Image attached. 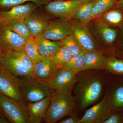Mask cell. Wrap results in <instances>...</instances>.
I'll return each instance as SVG.
<instances>
[{
  "label": "cell",
  "mask_w": 123,
  "mask_h": 123,
  "mask_svg": "<svg viewBox=\"0 0 123 123\" xmlns=\"http://www.w3.org/2000/svg\"><path fill=\"white\" fill-rule=\"evenodd\" d=\"M2 22H1V21L0 20V25L1 24H2Z\"/></svg>",
  "instance_id": "39"
},
{
  "label": "cell",
  "mask_w": 123,
  "mask_h": 123,
  "mask_svg": "<svg viewBox=\"0 0 123 123\" xmlns=\"http://www.w3.org/2000/svg\"><path fill=\"white\" fill-rule=\"evenodd\" d=\"M112 104L114 107L120 108L123 107V86L117 88L114 92Z\"/></svg>",
  "instance_id": "30"
},
{
  "label": "cell",
  "mask_w": 123,
  "mask_h": 123,
  "mask_svg": "<svg viewBox=\"0 0 123 123\" xmlns=\"http://www.w3.org/2000/svg\"><path fill=\"white\" fill-rule=\"evenodd\" d=\"M116 6L121 8H123V0H119Z\"/></svg>",
  "instance_id": "34"
},
{
  "label": "cell",
  "mask_w": 123,
  "mask_h": 123,
  "mask_svg": "<svg viewBox=\"0 0 123 123\" xmlns=\"http://www.w3.org/2000/svg\"><path fill=\"white\" fill-rule=\"evenodd\" d=\"M52 94L40 101L27 104L30 123H40L44 120L50 105Z\"/></svg>",
  "instance_id": "15"
},
{
  "label": "cell",
  "mask_w": 123,
  "mask_h": 123,
  "mask_svg": "<svg viewBox=\"0 0 123 123\" xmlns=\"http://www.w3.org/2000/svg\"><path fill=\"white\" fill-rule=\"evenodd\" d=\"M6 118L3 115L0 109V119Z\"/></svg>",
  "instance_id": "37"
},
{
  "label": "cell",
  "mask_w": 123,
  "mask_h": 123,
  "mask_svg": "<svg viewBox=\"0 0 123 123\" xmlns=\"http://www.w3.org/2000/svg\"><path fill=\"white\" fill-rule=\"evenodd\" d=\"M56 18L46 11L44 5H39L24 20L34 37L42 35L49 24Z\"/></svg>",
  "instance_id": "6"
},
{
  "label": "cell",
  "mask_w": 123,
  "mask_h": 123,
  "mask_svg": "<svg viewBox=\"0 0 123 123\" xmlns=\"http://www.w3.org/2000/svg\"><path fill=\"white\" fill-rule=\"evenodd\" d=\"M88 0H66L52 1L44 5L46 11L56 18L70 20L73 13Z\"/></svg>",
  "instance_id": "7"
},
{
  "label": "cell",
  "mask_w": 123,
  "mask_h": 123,
  "mask_svg": "<svg viewBox=\"0 0 123 123\" xmlns=\"http://www.w3.org/2000/svg\"><path fill=\"white\" fill-rule=\"evenodd\" d=\"M57 70L51 57H43L39 61L34 64L33 68L34 76L46 81L50 78Z\"/></svg>",
  "instance_id": "16"
},
{
  "label": "cell",
  "mask_w": 123,
  "mask_h": 123,
  "mask_svg": "<svg viewBox=\"0 0 123 123\" xmlns=\"http://www.w3.org/2000/svg\"><path fill=\"white\" fill-rule=\"evenodd\" d=\"M51 0L53 1H63L66 0Z\"/></svg>",
  "instance_id": "38"
},
{
  "label": "cell",
  "mask_w": 123,
  "mask_h": 123,
  "mask_svg": "<svg viewBox=\"0 0 123 123\" xmlns=\"http://www.w3.org/2000/svg\"><path fill=\"white\" fill-rule=\"evenodd\" d=\"M18 79L21 92L27 104L40 101L54 92L46 81L35 76Z\"/></svg>",
  "instance_id": "3"
},
{
  "label": "cell",
  "mask_w": 123,
  "mask_h": 123,
  "mask_svg": "<svg viewBox=\"0 0 123 123\" xmlns=\"http://www.w3.org/2000/svg\"><path fill=\"white\" fill-rule=\"evenodd\" d=\"M97 31L105 44L112 46L117 43L119 29L110 26L100 20L97 24Z\"/></svg>",
  "instance_id": "18"
},
{
  "label": "cell",
  "mask_w": 123,
  "mask_h": 123,
  "mask_svg": "<svg viewBox=\"0 0 123 123\" xmlns=\"http://www.w3.org/2000/svg\"><path fill=\"white\" fill-rule=\"evenodd\" d=\"M97 0H90L81 6L73 13L70 20H77L78 22L86 25L92 20L91 11Z\"/></svg>",
  "instance_id": "21"
},
{
  "label": "cell",
  "mask_w": 123,
  "mask_h": 123,
  "mask_svg": "<svg viewBox=\"0 0 123 123\" xmlns=\"http://www.w3.org/2000/svg\"><path fill=\"white\" fill-rule=\"evenodd\" d=\"M53 18L42 35L46 39L54 41H61L73 34V26L70 20L58 18Z\"/></svg>",
  "instance_id": "8"
},
{
  "label": "cell",
  "mask_w": 123,
  "mask_h": 123,
  "mask_svg": "<svg viewBox=\"0 0 123 123\" xmlns=\"http://www.w3.org/2000/svg\"><path fill=\"white\" fill-rule=\"evenodd\" d=\"M0 109L9 123H30L27 104L0 93Z\"/></svg>",
  "instance_id": "4"
},
{
  "label": "cell",
  "mask_w": 123,
  "mask_h": 123,
  "mask_svg": "<svg viewBox=\"0 0 123 123\" xmlns=\"http://www.w3.org/2000/svg\"><path fill=\"white\" fill-rule=\"evenodd\" d=\"M85 52L82 51L80 53L73 56L64 67L72 70L76 73L82 71L85 62Z\"/></svg>",
  "instance_id": "27"
},
{
  "label": "cell",
  "mask_w": 123,
  "mask_h": 123,
  "mask_svg": "<svg viewBox=\"0 0 123 123\" xmlns=\"http://www.w3.org/2000/svg\"><path fill=\"white\" fill-rule=\"evenodd\" d=\"M1 65L18 78L35 76L21 61L15 51H7L2 54Z\"/></svg>",
  "instance_id": "10"
},
{
  "label": "cell",
  "mask_w": 123,
  "mask_h": 123,
  "mask_svg": "<svg viewBox=\"0 0 123 123\" xmlns=\"http://www.w3.org/2000/svg\"><path fill=\"white\" fill-rule=\"evenodd\" d=\"M2 24L26 40L34 38L24 20H12Z\"/></svg>",
  "instance_id": "22"
},
{
  "label": "cell",
  "mask_w": 123,
  "mask_h": 123,
  "mask_svg": "<svg viewBox=\"0 0 123 123\" xmlns=\"http://www.w3.org/2000/svg\"><path fill=\"white\" fill-rule=\"evenodd\" d=\"M77 107L76 99L69 91H54L44 120L47 123H55L62 118L73 114Z\"/></svg>",
  "instance_id": "1"
},
{
  "label": "cell",
  "mask_w": 123,
  "mask_h": 123,
  "mask_svg": "<svg viewBox=\"0 0 123 123\" xmlns=\"http://www.w3.org/2000/svg\"><path fill=\"white\" fill-rule=\"evenodd\" d=\"M73 26V34L75 36L82 50L85 52H98L94 40L86 25L70 21Z\"/></svg>",
  "instance_id": "14"
},
{
  "label": "cell",
  "mask_w": 123,
  "mask_h": 123,
  "mask_svg": "<svg viewBox=\"0 0 123 123\" xmlns=\"http://www.w3.org/2000/svg\"><path fill=\"white\" fill-rule=\"evenodd\" d=\"M73 56L65 48L61 47L55 54L51 57L53 63L57 69L64 67Z\"/></svg>",
  "instance_id": "24"
},
{
  "label": "cell",
  "mask_w": 123,
  "mask_h": 123,
  "mask_svg": "<svg viewBox=\"0 0 123 123\" xmlns=\"http://www.w3.org/2000/svg\"><path fill=\"white\" fill-rule=\"evenodd\" d=\"M106 68L112 72L123 75V60L112 57L107 60Z\"/></svg>",
  "instance_id": "29"
},
{
  "label": "cell",
  "mask_w": 123,
  "mask_h": 123,
  "mask_svg": "<svg viewBox=\"0 0 123 123\" xmlns=\"http://www.w3.org/2000/svg\"><path fill=\"white\" fill-rule=\"evenodd\" d=\"M123 123V115L120 114H111L108 118L103 123Z\"/></svg>",
  "instance_id": "31"
},
{
  "label": "cell",
  "mask_w": 123,
  "mask_h": 123,
  "mask_svg": "<svg viewBox=\"0 0 123 123\" xmlns=\"http://www.w3.org/2000/svg\"><path fill=\"white\" fill-rule=\"evenodd\" d=\"M26 40L15 33L5 24L0 25V49L7 51H17L23 49Z\"/></svg>",
  "instance_id": "12"
},
{
  "label": "cell",
  "mask_w": 123,
  "mask_h": 123,
  "mask_svg": "<svg viewBox=\"0 0 123 123\" xmlns=\"http://www.w3.org/2000/svg\"><path fill=\"white\" fill-rule=\"evenodd\" d=\"M0 93L27 104L20 90L18 78L2 66L0 69Z\"/></svg>",
  "instance_id": "5"
},
{
  "label": "cell",
  "mask_w": 123,
  "mask_h": 123,
  "mask_svg": "<svg viewBox=\"0 0 123 123\" xmlns=\"http://www.w3.org/2000/svg\"><path fill=\"white\" fill-rule=\"evenodd\" d=\"M119 0H97L92 7V20L100 18L104 14L114 7Z\"/></svg>",
  "instance_id": "23"
},
{
  "label": "cell",
  "mask_w": 123,
  "mask_h": 123,
  "mask_svg": "<svg viewBox=\"0 0 123 123\" xmlns=\"http://www.w3.org/2000/svg\"><path fill=\"white\" fill-rule=\"evenodd\" d=\"M3 51L0 49V69L1 68L2 65H1V56H2V54H3Z\"/></svg>",
  "instance_id": "36"
},
{
  "label": "cell",
  "mask_w": 123,
  "mask_h": 123,
  "mask_svg": "<svg viewBox=\"0 0 123 123\" xmlns=\"http://www.w3.org/2000/svg\"><path fill=\"white\" fill-rule=\"evenodd\" d=\"M35 40L38 51L42 57H52L61 47V41L46 39L42 35L35 37Z\"/></svg>",
  "instance_id": "17"
},
{
  "label": "cell",
  "mask_w": 123,
  "mask_h": 123,
  "mask_svg": "<svg viewBox=\"0 0 123 123\" xmlns=\"http://www.w3.org/2000/svg\"><path fill=\"white\" fill-rule=\"evenodd\" d=\"M61 47L65 48L73 56L80 53L82 49L73 35H69L61 41Z\"/></svg>",
  "instance_id": "26"
},
{
  "label": "cell",
  "mask_w": 123,
  "mask_h": 123,
  "mask_svg": "<svg viewBox=\"0 0 123 123\" xmlns=\"http://www.w3.org/2000/svg\"><path fill=\"white\" fill-rule=\"evenodd\" d=\"M51 1V0H0V11H8L13 7L28 1L45 5Z\"/></svg>",
  "instance_id": "25"
},
{
  "label": "cell",
  "mask_w": 123,
  "mask_h": 123,
  "mask_svg": "<svg viewBox=\"0 0 123 123\" xmlns=\"http://www.w3.org/2000/svg\"><path fill=\"white\" fill-rule=\"evenodd\" d=\"M103 84L98 77L95 76L82 77L75 86V92L80 107L86 108L97 102L101 97Z\"/></svg>",
  "instance_id": "2"
},
{
  "label": "cell",
  "mask_w": 123,
  "mask_h": 123,
  "mask_svg": "<svg viewBox=\"0 0 123 123\" xmlns=\"http://www.w3.org/2000/svg\"><path fill=\"white\" fill-rule=\"evenodd\" d=\"M85 62L82 71L105 69L107 59L98 52H85Z\"/></svg>",
  "instance_id": "20"
},
{
  "label": "cell",
  "mask_w": 123,
  "mask_h": 123,
  "mask_svg": "<svg viewBox=\"0 0 123 123\" xmlns=\"http://www.w3.org/2000/svg\"><path fill=\"white\" fill-rule=\"evenodd\" d=\"M26 54L34 64L39 61L42 59L35 40V37L33 39L26 40L24 48Z\"/></svg>",
  "instance_id": "28"
},
{
  "label": "cell",
  "mask_w": 123,
  "mask_h": 123,
  "mask_svg": "<svg viewBox=\"0 0 123 123\" xmlns=\"http://www.w3.org/2000/svg\"><path fill=\"white\" fill-rule=\"evenodd\" d=\"M9 123V121L6 118L0 119V123Z\"/></svg>",
  "instance_id": "35"
},
{
  "label": "cell",
  "mask_w": 123,
  "mask_h": 123,
  "mask_svg": "<svg viewBox=\"0 0 123 123\" xmlns=\"http://www.w3.org/2000/svg\"><path fill=\"white\" fill-rule=\"evenodd\" d=\"M80 119L75 115H72L66 119L60 121V123H79Z\"/></svg>",
  "instance_id": "33"
},
{
  "label": "cell",
  "mask_w": 123,
  "mask_h": 123,
  "mask_svg": "<svg viewBox=\"0 0 123 123\" xmlns=\"http://www.w3.org/2000/svg\"><path fill=\"white\" fill-rule=\"evenodd\" d=\"M100 20L112 27L119 29L123 28V8L116 5L102 15Z\"/></svg>",
  "instance_id": "19"
},
{
  "label": "cell",
  "mask_w": 123,
  "mask_h": 123,
  "mask_svg": "<svg viewBox=\"0 0 123 123\" xmlns=\"http://www.w3.org/2000/svg\"><path fill=\"white\" fill-rule=\"evenodd\" d=\"M112 114L111 106L107 97L100 102L88 109L79 123H103Z\"/></svg>",
  "instance_id": "11"
},
{
  "label": "cell",
  "mask_w": 123,
  "mask_h": 123,
  "mask_svg": "<svg viewBox=\"0 0 123 123\" xmlns=\"http://www.w3.org/2000/svg\"><path fill=\"white\" fill-rule=\"evenodd\" d=\"M40 5L33 2H27L13 7L7 11H0V20L2 23L11 20H25Z\"/></svg>",
  "instance_id": "13"
},
{
  "label": "cell",
  "mask_w": 123,
  "mask_h": 123,
  "mask_svg": "<svg viewBox=\"0 0 123 123\" xmlns=\"http://www.w3.org/2000/svg\"><path fill=\"white\" fill-rule=\"evenodd\" d=\"M90 0H88V1H89Z\"/></svg>",
  "instance_id": "40"
},
{
  "label": "cell",
  "mask_w": 123,
  "mask_h": 123,
  "mask_svg": "<svg viewBox=\"0 0 123 123\" xmlns=\"http://www.w3.org/2000/svg\"><path fill=\"white\" fill-rule=\"evenodd\" d=\"M77 74L65 67L57 69L50 78L46 81L51 88L56 92L69 91L74 84Z\"/></svg>",
  "instance_id": "9"
},
{
  "label": "cell",
  "mask_w": 123,
  "mask_h": 123,
  "mask_svg": "<svg viewBox=\"0 0 123 123\" xmlns=\"http://www.w3.org/2000/svg\"><path fill=\"white\" fill-rule=\"evenodd\" d=\"M119 52L123 56V28L119 29V34L117 43Z\"/></svg>",
  "instance_id": "32"
}]
</instances>
